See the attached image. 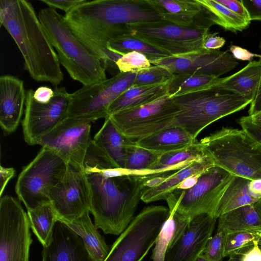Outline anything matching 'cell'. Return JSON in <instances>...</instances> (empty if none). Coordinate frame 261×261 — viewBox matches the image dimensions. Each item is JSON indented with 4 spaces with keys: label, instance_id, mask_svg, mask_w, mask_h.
Listing matches in <instances>:
<instances>
[{
    "label": "cell",
    "instance_id": "cell-25",
    "mask_svg": "<svg viewBox=\"0 0 261 261\" xmlns=\"http://www.w3.org/2000/svg\"><path fill=\"white\" fill-rule=\"evenodd\" d=\"M214 166L212 161L206 157L194 161L186 167L174 172L170 177L161 185L143 191L141 200L145 203H149L166 200L185 179L192 175L202 173Z\"/></svg>",
    "mask_w": 261,
    "mask_h": 261
},
{
    "label": "cell",
    "instance_id": "cell-56",
    "mask_svg": "<svg viewBox=\"0 0 261 261\" xmlns=\"http://www.w3.org/2000/svg\"><path fill=\"white\" fill-rule=\"evenodd\" d=\"M253 205L261 218V198L257 200Z\"/></svg>",
    "mask_w": 261,
    "mask_h": 261
},
{
    "label": "cell",
    "instance_id": "cell-15",
    "mask_svg": "<svg viewBox=\"0 0 261 261\" xmlns=\"http://www.w3.org/2000/svg\"><path fill=\"white\" fill-rule=\"evenodd\" d=\"M61 180L49 192L48 197L58 220H73L89 211L91 194L84 167L67 164Z\"/></svg>",
    "mask_w": 261,
    "mask_h": 261
},
{
    "label": "cell",
    "instance_id": "cell-23",
    "mask_svg": "<svg viewBox=\"0 0 261 261\" xmlns=\"http://www.w3.org/2000/svg\"><path fill=\"white\" fill-rule=\"evenodd\" d=\"M196 140L184 129L175 126L138 140L135 143L141 147L162 154L187 148Z\"/></svg>",
    "mask_w": 261,
    "mask_h": 261
},
{
    "label": "cell",
    "instance_id": "cell-12",
    "mask_svg": "<svg viewBox=\"0 0 261 261\" xmlns=\"http://www.w3.org/2000/svg\"><path fill=\"white\" fill-rule=\"evenodd\" d=\"M27 212L13 197L0 200V261H29L32 243Z\"/></svg>",
    "mask_w": 261,
    "mask_h": 261
},
{
    "label": "cell",
    "instance_id": "cell-53",
    "mask_svg": "<svg viewBox=\"0 0 261 261\" xmlns=\"http://www.w3.org/2000/svg\"><path fill=\"white\" fill-rule=\"evenodd\" d=\"M248 190L250 195L255 199L261 198V178L250 181L248 184Z\"/></svg>",
    "mask_w": 261,
    "mask_h": 261
},
{
    "label": "cell",
    "instance_id": "cell-29",
    "mask_svg": "<svg viewBox=\"0 0 261 261\" xmlns=\"http://www.w3.org/2000/svg\"><path fill=\"white\" fill-rule=\"evenodd\" d=\"M169 210V215L154 243L151 256L152 261H164L167 249L177 240L191 220L176 212V204Z\"/></svg>",
    "mask_w": 261,
    "mask_h": 261
},
{
    "label": "cell",
    "instance_id": "cell-8",
    "mask_svg": "<svg viewBox=\"0 0 261 261\" xmlns=\"http://www.w3.org/2000/svg\"><path fill=\"white\" fill-rule=\"evenodd\" d=\"M169 215V208L163 205L143 208L116 240L104 261H141Z\"/></svg>",
    "mask_w": 261,
    "mask_h": 261
},
{
    "label": "cell",
    "instance_id": "cell-44",
    "mask_svg": "<svg viewBox=\"0 0 261 261\" xmlns=\"http://www.w3.org/2000/svg\"><path fill=\"white\" fill-rule=\"evenodd\" d=\"M218 33H207L203 40L202 48L206 50H218L225 43L223 37L217 36Z\"/></svg>",
    "mask_w": 261,
    "mask_h": 261
},
{
    "label": "cell",
    "instance_id": "cell-37",
    "mask_svg": "<svg viewBox=\"0 0 261 261\" xmlns=\"http://www.w3.org/2000/svg\"><path fill=\"white\" fill-rule=\"evenodd\" d=\"M260 235L247 231H233L225 233L224 238V257L244 248L254 245Z\"/></svg>",
    "mask_w": 261,
    "mask_h": 261
},
{
    "label": "cell",
    "instance_id": "cell-46",
    "mask_svg": "<svg viewBox=\"0 0 261 261\" xmlns=\"http://www.w3.org/2000/svg\"><path fill=\"white\" fill-rule=\"evenodd\" d=\"M250 20L261 21V0H241Z\"/></svg>",
    "mask_w": 261,
    "mask_h": 261
},
{
    "label": "cell",
    "instance_id": "cell-36",
    "mask_svg": "<svg viewBox=\"0 0 261 261\" xmlns=\"http://www.w3.org/2000/svg\"><path fill=\"white\" fill-rule=\"evenodd\" d=\"M159 154L138 146L135 141H132L126 146L125 166L123 168L131 170L150 168Z\"/></svg>",
    "mask_w": 261,
    "mask_h": 261
},
{
    "label": "cell",
    "instance_id": "cell-5",
    "mask_svg": "<svg viewBox=\"0 0 261 261\" xmlns=\"http://www.w3.org/2000/svg\"><path fill=\"white\" fill-rule=\"evenodd\" d=\"M198 144L215 166L236 176L261 178V145L242 128L223 127Z\"/></svg>",
    "mask_w": 261,
    "mask_h": 261
},
{
    "label": "cell",
    "instance_id": "cell-27",
    "mask_svg": "<svg viewBox=\"0 0 261 261\" xmlns=\"http://www.w3.org/2000/svg\"><path fill=\"white\" fill-rule=\"evenodd\" d=\"M168 82L150 85L132 86L110 105L108 117L120 111L149 103L167 94Z\"/></svg>",
    "mask_w": 261,
    "mask_h": 261
},
{
    "label": "cell",
    "instance_id": "cell-48",
    "mask_svg": "<svg viewBox=\"0 0 261 261\" xmlns=\"http://www.w3.org/2000/svg\"><path fill=\"white\" fill-rule=\"evenodd\" d=\"M54 94V90L47 86H41L34 91V99L38 102L46 103L50 101Z\"/></svg>",
    "mask_w": 261,
    "mask_h": 261
},
{
    "label": "cell",
    "instance_id": "cell-3",
    "mask_svg": "<svg viewBox=\"0 0 261 261\" xmlns=\"http://www.w3.org/2000/svg\"><path fill=\"white\" fill-rule=\"evenodd\" d=\"M89 185V211L94 225L105 234L119 235L134 218L143 193L140 177H106L84 167Z\"/></svg>",
    "mask_w": 261,
    "mask_h": 261
},
{
    "label": "cell",
    "instance_id": "cell-52",
    "mask_svg": "<svg viewBox=\"0 0 261 261\" xmlns=\"http://www.w3.org/2000/svg\"><path fill=\"white\" fill-rule=\"evenodd\" d=\"M201 174H196L188 177L178 185L176 190L184 191L192 188L197 184Z\"/></svg>",
    "mask_w": 261,
    "mask_h": 261
},
{
    "label": "cell",
    "instance_id": "cell-33",
    "mask_svg": "<svg viewBox=\"0 0 261 261\" xmlns=\"http://www.w3.org/2000/svg\"><path fill=\"white\" fill-rule=\"evenodd\" d=\"M222 78L197 73L174 74L167 87V94L173 97L213 87Z\"/></svg>",
    "mask_w": 261,
    "mask_h": 261
},
{
    "label": "cell",
    "instance_id": "cell-34",
    "mask_svg": "<svg viewBox=\"0 0 261 261\" xmlns=\"http://www.w3.org/2000/svg\"><path fill=\"white\" fill-rule=\"evenodd\" d=\"M197 1L214 16L217 20L216 24L221 26L226 31L233 32L242 31L250 23L215 0Z\"/></svg>",
    "mask_w": 261,
    "mask_h": 261
},
{
    "label": "cell",
    "instance_id": "cell-31",
    "mask_svg": "<svg viewBox=\"0 0 261 261\" xmlns=\"http://www.w3.org/2000/svg\"><path fill=\"white\" fill-rule=\"evenodd\" d=\"M251 180L234 176L223 193L218 205L215 217L221 215L243 206L254 204L257 200L254 198L248 190Z\"/></svg>",
    "mask_w": 261,
    "mask_h": 261
},
{
    "label": "cell",
    "instance_id": "cell-50",
    "mask_svg": "<svg viewBox=\"0 0 261 261\" xmlns=\"http://www.w3.org/2000/svg\"><path fill=\"white\" fill-rule=\"evenodd\" d=\"M257 241L245 252L242 261H261V250Z\"/></svg>",
    "mask_w": 261,
    "mask_h": 261
},
{
    "label": "cell",
    "instance_id": "cell-10",
    "mask_svg": "<svg viewBox=\"0 0 261 261\" xmlns=\"http://www.w3.org/2000/svg\"><path fill=\"white\" fill-rule=\"evenodd\" d=\"M137 73L119 72L110 79L82 87L70 93L68 117L92 119L108 117L112 102L132 87Z\"/></svg>",
    "mask_w": 261,
    "mask_h": 261
},
{
    "label": "cell",
    "instance_id": "cell-42",
    "mask_svg": "<svg viewBox=\"0 0 261 261\" xmlns=\"http://www.w3.org/2000/svg\"><path fill=\"white\" fill-rule=\"evenodd\" d=\"M40 1L49 8L63 10L66 14L85 2L86 0H40Z\"/></svg>",
    "mask_w": 261,
    "mask_h": 261
},
{
    "label": "cell",
    "instance_id": "cell-51",
    "mask_svg": "<svg viewBox=\"0 0 261 261\" xmlns=\"http://www.w3.org/2000/svg\"><path fill=\"white\" fill-rule=\"evenodd\" d=\"M261 61V58L259 59ZM261 111V75L256 95L251 102L248 115H252Z\"/></svg>",
    "mask_w": 261,
    "mask_h": 261
},
{
    "label": "cell",
    "instance_id": "cell-9",
    "mask_svg": "<svg viewBox=\"0 0 261 261\" xmlns=\"http://www.w3.org/2000/svg\"><path fill=\"white\" fill-rule=\"evenodd\" d=\"M178 112L172 97L166 94L149 103L120 111L108 117L123 135L136 141L176 126Z\"/></svg>",
    "mask_w": 261,
    "mask_h": 261
},
{
    "label": "cell",
    "instance_id": "cell-55",
    "mask_svg": "<svg viewBox=\"0 0 261 261\" xmlns=\"http://www.w3.org/2000/svg\"><path fill=\"white\" fill-rule=\"evenodd\" d=\"M254 122L261 124V111L252 115H248Z\"/></svg>",
    "mask_w": 261,
    "mask_h": 261
},
{
    "label": "cell",
    "instance_id": "cell-39",
    "mask_svg": "<svg viewBox=\"0 0 261 261\" xmlns=\"http://www.w3.org/2000/svg\"><path fill=\"white\" fill-rule=\"evenodd\" d=\"M119 72L137 73L151 66L147 57L143 54L132 51L119 57L115 62Z\"/></svg>",
    "mask_w": 261,
    "mask_h": 261
},
{
    "label": "cell",
    "instance_id": "cell-2",
    "mask_svg": "<svg viewBox=\"0 0 261 261\" xmlns=\"http://www.w3.org/2000/svg\"><path fill=\"white\" fill-rule=\"evenodd\" d=\"M0 22L17 45L31 78L59 85L64 75L58 55L31 3L1 0Z\"/></svg>",
    "mask_w": 261,
    "mask_h": 261
},
{
    "label": "cell",
    "instance_id": "cell-43",
    "mask_svg": "<svg viewBox=\"0 0 261 261\" xmlns=\"http://www.w3.org/2000/svg\"><path fill=\"white\" fill-rule=\"evenodd\" d=\"M216 2L228 8L230 11L242 17L247 21L251 20L249 14L241 1L215 0Z\"/></svg>",
    "mask_w": 261,
    "mask_h": 261
},
{
    "label": "cell",
    "instance_id": "cell-6",
    "mask_svg": "<svg viewBox=\"0 0 261 261\" xmlns=\"http://www.w3.org/2000/svg\"><path fill=\"white\" fill-rule=\"evenodd\" d=\"M172 98L179 109L176 125L195 140L211 124L244 109L251 102L237 94L215 87Z\"/></svg>",
    "mask_w": 261,
    "mask_h": 261
},
{
    "label": "cell",
    "instance_id": "cell-22",
    "mask_svg": "<svg viewBox=\"0 0 261 261\" xmlns=\"http://www.w3.org/2000/svg\"><path fill=\"white\" fill-rule=\"evenodd\" d=\"M260 75L261 61H250L240 71L222 78L213 87L234 93L252 102L257 93Z\"/></svg>",
    "mask_w": 261,
    "mask_h": 261
},
{
    "label": "cell",
    "instance_id": "cell-45",
    "mask_svg": "<svg viewBox=\"0 0 261 261\" xmlns=\"http://www.w3.org/2000/svg\"><path fill=\"white\" fill-rule=\"evenodd\" d=\"M173 172H169L146 177H140L142 180L143 192L148 189L154 188L161 185L169 179Z\"/></svg>",
    "mask_w": 261,
    "mask_h": 261
},
{
    "label": "cell",
    "instance_id": "cell-21",
    "mask_svg": "<svg viewBox=\"0 0 261 261\" xmlns=\"http://www.w3.org/2000/svg\"><path fill=\"white\" fill-rule=\"evenodd\" d=\"M23 82L10 75L0 77V125L9 134L18 126L25 103Z\"/></svg>",
    "mask_w": 261,
    "mask_h": 261
},
{
    "label": "cell",
    "instance_id": "cell-59",
    "mask_svg": "<svg viewBox=\"0 0 261 261\" xmlns=\"http://www.w3.org/2000/svg\"><path fill=\"white\" fill-rule=\"evenodd\" d=\"M260 50H261V43H260Z\"/></svg>",
    "mask_w": 261,
    "mask_h": 261
},
{
    "label": "cell",
    "instance_id": "cell-20",
    "mask_svg": "<svg viewBox=\"0 0 261 261\" xmlns=\"http://www.w3.org/2000/svg\"><path fill=\"white\" fill-rule=\"evenodd\" d=\"M42 261H94L83 239L61 221L56 223L49 244L43 247Z\"/></svg>",
    "mask_w": 261,
    "mask_h": 261
},
{
    "label": "cell",
    "instance_id": "cell-26",
    "mask_svg": "<svg viewBox=\"0 0 261 261\" xmlns=\"http://www.w3.org/2000/svg\"><path fill=\"white\" fill-rule=\"evenodd\" d=\"M105 122L92 141L118 168H124L125 149L132 141L123 135L109 117Z\"/></svg>",
    "mask_w": 261,
    "mask_h": 261
},
{
    "label": "cell",
    "instance_id": "cell-58",
    "mask_svg": "<svg viewBox=\"0 0 261 261\" xmlns=\"http://www.w3.org/2000/svg\"><path fill=\"white\" fill-rule=\"evenodd\" d=\"M257 245L261 250V236L259 237L257 241Z\"/></svg>",
    "mask_w": 261,
    "mask_h": 261
},
{
    "label": "cell",
    "instance_id": "cell-47",
    "mask_svg": "<svg viewBox=\"0 0 261 261\" xmlns=\"http://www.w3.org/2000/svg\"><path fill=\"white\" fill-rule=\"evenodd\" d=\"M229 50L235 59L250 61L254 57L261 58V55L252 53L246 49L236 45H231Z\"/></svg>",
    "mask_w": 261,
    "mask_h": 261
},
{
    "label": "cell",
    "instance_id": "cell-7",
    "mask_svg": "<svg viewBox=\"0 0 261 261\" xmlns=\"http://www.w3.org/2000/svg\"><path fill=\"white\" fill-rule=\"evenodd\" d=\"M67 163L51 149L42 147L36 157L18 175L15 192L27 210L50 202L51 189L63 178Z\"/></svg>",
    "mask_w": 261,
    "mask_h": 261
},
{
    "label": "cell",
    "instance_id": "cell-57",
    "mask_svg": "<svg viewBox=\"0 0 261 261\" xmlns=\"http://www.w3.org/2000/svg\"><path fill=\"white\" fill-rule=\"evenodd\" d=\"M196 261H212L205 257H204L203 256H202V255H200L197 258V259L196 260Z\"/></svg>",
    "mask_w": 261,
    "mask_h": 261
},
{
    "label": "cell",
    "instance_id": "cell-40",
    "mask_svg": "<svg viewBox=\"0 0 261 261\" xmlns=\"http://www.w3.org/2000/svg\"><path fill=\"white\" fill-rule=\"evenodd\" d=\"M225 236L224 232L217 231L216 233L209 239L201 255L212 261H222L224 257Z\"/></svg>",
    "mask_w": 261,
    "mask_h": 261
},
{
    "label": "cell",
    "instance_id": "cell-4",
    "mask_svg": "<svg viewBox=\"0 0 261 261\" xmlns=\"http://www.w3.org/2000/svg\"><path fill=\"white\" fill-rule=\"evenodd\" d=\"M38 16L60 64L73 80L87 86L107 79L101 61L76 37L64 16L49 7Z\"/></svg>",
    "mask_w": 261,
    "mask_h": 261
},
{
    "label": "cell",
    "instance_id": "cell-35",
    "mask_svg": "<svg viewBox=\"0 0 261 261\" xmlns=\"http://www.w3.org/2000/svg\"><path fill=\"white\" fill-rule=\"evenodd\" d=\"M206 157L198 144V140L191 146L182 149L159 154L150 168L168 167L188 160H199Z\"/></svg>",
    "mask_w": 261,
    "mask_h": 261
},
{
    "label": "cell",
    "instance_id": "cell-17",
    "mask_svg": "<svg viewBox=\"0 0 261 261\" xmlns=\"http://www.w3.org/2000/svg\"><path fill=\"white\" fill-rule=\"evenodd\" d=\"M167 68L174 74L197 73L219 77L238 64L231 54L219 50L199 49L150 62Z\"/></svg>",
    "mask_w": 261,
    "mask_h": 261
},
{
    "label": "cell",
    "instance_id": "cell-13",
    "mask_svg": "<svg viewBox=\"0 0 261 261\" xmlns=\"http://www.w3.org/2000/svg\"><path fill=\"white\" fill-rule=\"evenodd\" d=\"M129 33L170 53L178 55L201 49L208 30L190 28L169 21L132 23L126 25Z\"/></svg>",
    "mask_w": 261,
    "mask_h": 261
},
{
    "label": "cell",
    "instance_id": "cell-54",
    "mask_svg": "<svg viewBox=\"0 0 261 261\" xmlns=\"http://www.w3.org/2000/svg\"><path fill=\"white\" fill-rule=\"evenodd\" d=\"M251 246L241 249L232 253L229 255L227 261H242L244 254Z\"/></svg>",
    "mask_w": 261,
    "mask_h": 261
},
{
    "label": "cell",
    "instance_id": "cell-41",
    "mask_svg": "<svg viewBox=\"0 0 261 261\" xmlns=\"http://www.w3.org/2000/svg\"><path fill=\"white\" fill-rule=\"evenodd\" d=\"M241 128L261 145V124L253 121L248 116L241 117L238 121Z\"/></svg>",
    "mask_w": 261,
    "mask_h": 261
},
{
    "label": "cell",
    "instance_id": "cell-14",
    "mask_svg": "<svg viewBox=\"0 0 261 261\" xmlns=\"http://www.w3.org/2000/svg\"><path fill=\"white\" fill-rule=\"evenodd\" d=\"M34 90L27 91L24 117L22 121L25 141L30 145L38 144L40 140L68 117L70 93L64 87H56L50 101L37 102Z\"/></svg>",
    "mask_w": 261,
    "mask_h": 261
},
{
    "label": "cell",
    "instance_id": "cell-1",
    "mask_svg": "<svg viewBox=\"0 0 261 261\" xmlns=\"http://www.w3.org/2000/svg\"><path fill=\"white\" fill-rule=\"evenodd\" d=\"M76 37L103 63L115 66L118 57L107 49L109 41L129 31L126 25L162 19L152 0H94L64 15Z\"/></svg>",
    "mask_w": 261,
    "mask_h": 261
},
{
    "label": "cell",
    "instance_id": "cell-49",
    "mask_svg": "<svg viewBox=\"0 0 261 261\" xmlns=\"http://www.w3.org/2000/svg\"><path fill=\"white\" fill-rule=\"evenodd\" d=\"M15 170L12 167H0V196L3 193L9 181L15 175Z\"/></svg>",
    "mask_w": 261,
    "mask_h": 261
},
{
    "label": "cell",
    "instance_id": "cell-30",
    "mask_svg": "<svg viewBox=\"0 0 261 261\" xmlns=\"http://www.w3.org/2000/svg\"><path fill=\"white\" fill-rule=\"evenodd\" d=\"M107 49L110 52L118 57L132 51L140 53L145 55L150 62L171 56L168 52L130 33L110 40L107 44Z\"/></svg>",
    "mask_w": 261,
    "mask_h": 261
},
{
    "label": "cell",
    "instance_id": "cell-11",
    "mask_svg": "<svg viewBox=\"0 0 261 261\" xmlns=\"http://www.w3.org/2000/svg\"><path fill=\"white\" fill-rule=\"evenodd\" d=\"M233 176L218 166L208 169L192 188L174 191L177 197L176 212L190 220L204 214L216 217L220 199Z\"/></svg>",
    "mask_w": 261,
    "mask_h": 261
},
{
    "label": "cell",
    "instance_id": "cell-16",
    "mask_svg": "<svg viewBox=\"0 0 261 261\" xmlns=\"http://www.w3.org/2000/svg\"><path fill=\"white\" fill-rule=\"evenodd\" d=\"M92 119L67 117L43 136L38 145L47 147L67 164L84 167L85 157L92 141Z\"/></svg>",
    "mask_w": 261,
    "mask_h": 261
},
{
    "label": "cell",
    "instance_id": "cell-32",
    "mask_svg": "<svg viewBox=\"0 0 261 261\" xmlns=\"http://www.w3.org/2000/svg\"><path fill=\"white\" fill-rule=\"evenodd\" d=\"M30 227L43 247L50 241L55 225L58 220L50 202L27 210Z\"/></svg>",
    "mask_w": 261,
    "mask_h": 261
},
{
    "label": "cell",
    "instance_id": "cell-38",
    "mask_svg": "<svg viewBox=\"0 0 261 261\" xmlns=\"http://www.w3.org/2000/svg\"><path fill=\"white\" fill-rule=\"evenodd\" d=\"M173 74L167 68L153 65L137 73L133 86H144L161 84L169 81Z\"/></svg>",
    "mask_w": 261,
    "mask_h": 261
},
{
    "label": "cell",
    "instance_id": "cell-28",
    "mask_svg": "<svg viewBox=\"0 0 261 261\" xmlns=\"http://www.w3.org/2000/svg\"><path fill=\"white\" fill-rule=\"evenodd\" d=\"M218 219L217 231L225 233L247 231L261 236V218L253 204L231 211Z\"/></svg>",
    "mask_w": 261,
    "mask_h": 261
},
{
    "label": "cell",
    "instance_id": "cell-19",
    "mask_svg": "<svg viewBox=\"0 0 261 261\" xmlns=\"http://www.w3.org/2000/svg\"><path fill=\"white\" fill-rule=\"evenodd\" d=\"M162 19L185 27L206 29L216 24L214 16L197 0H152Z\"/></svg>",
    "mask_w": 261,
    "mask_h": 261
},
{
    "label": "cell",
    "instance_id": "cell-18",
    "mask_svg": "<svg viewBox=\"0 0 261 261\" xmlns=\"http://www.w3.org/2000/svg\"><path fill=\"white\" fill-rule=\"evenodd\" d=\"M217 219L206 214L192 219L179 238L167 249L164 261H196L212 237Z\"/></svg>",
    "mask_w": 261,
    "mask_h": 261
},
{
    "label": "cell",
    "instance_id": "cell-24",
    "mask_svg": "<svg viewBox=\"0 0 261 261\" xmlns=\"http://www.w3.org/2000/svg\"><path fill=\"white\" fill-rule=\"evenodd\" d=\"M89 211L68 221H61L74 231L83 240L86 249L94 261H104L111 247L91 220Z\"/></svg>",
    "mask_w": 261,
    "mask_h": 261
}]
</instances>
